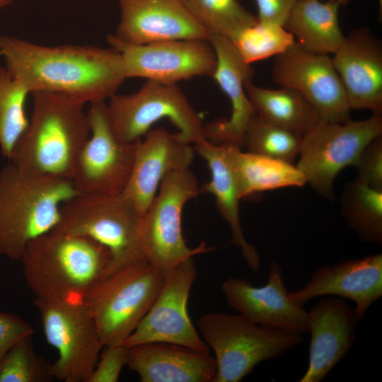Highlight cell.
Listing matches in <instances>:
<instances>
[{
  "label": "cell",
  "mask_w": 382,
  "mask_h": 382,
  "mask_svg": "<svg viewBox=\"0 0 382 382\" xmlns=\"http://www.w3.org/2000/svg\"><path fill=\"white\" fill-rule=\"evenodd\" d=\"M329 1H335L340 4V5L346 6L352 0H329Z\"/></svg>",
  "instance_id": "f35d334b"
},
{
  "label": "cell",
  "mask_w": 382,
  "mask_h": 382,
  "mask_svg": "<svg viewBox=\"0 0 382 382\" xmlns=\"http://www.w3.org/2000/svg\"><path fill=\"white\" fill-rule=\"evenodd\" d=\"M231 41L243 59L251 64L280 54L296 40L284 26L257 21L241 30Z\"/></svg>",
  "instance_id": "1f68e13d"
},
{
  "label": "cell",
  "mask_w": 382,
  "mask_h": 382,
  "mask_svg": "<svg viewBox=\"0 0 382 382\" xmlns=\"http://www.w3.org/2000/svg\"><path fill=\"white\" fill-rule=\"evenodd\" d=\"M141 216L123 193L81 194L62 207L55 229L90 238L106 247L112 270L145 258L139 240Z\"/></svg>",
  "instance_id": "52a82bcc"
},
{
  "label": "cell",
  "mask_w": 382,
  "mask_h": 382,
  "mask_svg": "<svg viewBox=\"0 0 382 382\" xmlns=\"http://www.w3.org/2000/svg\"><path fill=\"white\" fill-rule=\"evenodd\" d=\"M332 61L350 109L382 113L381 41L366 28L352 30Z\"/></svg>",
  "instance_id": "ffe728a7"
},
{
  "label": "cell",
  "mask_w": 382,
  "mask_h": 382,
  "mask_svg": "<svg viewBox=\"0 0 382 382\" xmlns=\"http://www.w3.org/2000/svg\"><path fill=\"white\" fill-rule=\"evenodd\" d=\"M209 33L232 40L241 30L258 20L239 0H180Z\"/></svg>",
  "instance_id": "f1b7e54d"
},
{
  "label": "cell",
  "mask_w": 382,
  "mask_h": 382,
  "mask_svg": "<svg viewBox=\"0 0 382 382\" xmlns=\"http://www.w3.org/2000/svg\"><path fill=\"white\" fill-rule=\"evenodd\" d=\"M71 181L25 173L11 163L0 170V256L20 260L27 245L58 224L62 205L76 195Z\"/></svg>",
  "instance_id": "277c9868"
},
{
  "label": "cell",
  "mask_w": 382,
  "mask_h": 382,
  "mask_svg": "<svg viewBox=\"0 0 382 382\" xmlns=\"http://www.w3.org/2000/svg\"><path fill=\"white\" fill-rule=\"evenodd\" d=\"M382 136V113L365 120L336 122L321 120L302 137L297 168L323 197L332 199L338 173L354 166L364 148Z\"/></svg>",
  "instance_id": "30bf717a"
},
{
  "label": "cell",
  "mask_w": 382,
  "mask_h": 382,
  "mask_svg": "<svg viewBox=\"0 0 382 382\" xmlns=\"http://www.w3.org/2000/svg\"><path fill=\"white\" fill-rule=\"evenodd\" d=\"M47 342L57 352L52 363L54 379L87 382L103 345L84 301L34 299Z\"/></svg>",
  "instance_id": "8fae6325"
},
{
  "label": "cell",
  "mask_w": 382,
  "mask_h": 382,
  "mask_svg": "<svg viewBox=\"0 0 382 382\" xmlns=\"http://www.w3.org/2000/svg\"><path fill=\"white\" fill-rule=\"evenodd\" d=\"M238 146L216 144L206 139L194 144L195 151L204 159L211 173L210 180L200 187V192L214 197L219 214L231 228L232 243L241 250L249 268L257 273L260 257L255 246L246 241L240 220L241 197L234 164V151Z\"/></svg>",
  "instance_id": "603a6c76"
},
{
  "label": "cell",
  "mask_w": 382,
  "mask_h": 382,
  "mask_svg": "<svg viewBox=\"0 0 382 382\" xmlns=\"http://www.w3.org/2000/svg\"><path fill=\"white\" fill-rule=\"evenodd\" d=\"M340 7L335 1L298 0L284 27L306 50L334 54L345 37L339 23Z\"/></svg>",
  "instance_id": "d4e9b609"
},
{
  "label": "cell",
  "mask_w": 382,
  "mask_h": 382,
  "mask_svg": "<svg viewBox=\"0 0 382 382\" xmlns=\"http://www.w3.org/2000/svg\"><path fill=\"white\" fill-rule=\"evenodd\" d=\"M359 180L382 190V136L370 141L361 151L354 165Z\"/></svg>",
  "instance_id": "e575fe53"
},
{
  "label": "cell",
  "mask_w": 382,
  "mask_h": 382,
  "mask_svg": "<svg viewBox=\"0 0 382 382\" xmlns=\"http://www.w3.org/2000/svg\"><path fill=\"white\" fill-rule=\"evenodd\" d=\"M234 164L241 199L265 191L302 187L307 183L302 172L293 163L236 147Z\"/></svg>",
  "instance_id": "4316f807"
},
{
  "label": "cell",
  "mask_w": 382,
  "mask_h": 382,
  "mask_svg": "<svg viewBox=\"0 0 382 382\" xmlns=\"http://www.w3.org/2000/svg\"><path fill=\"white\" fill-rule=\"evenodd\" d=\"M33 333L32 326L19 316L0 311V360L14 344Z\"/></svg>",
  "instance_id": "d590c367"
},
{
  "label": "cell",
  "mask_w": 382,
  "mask_h": 382,
  "mask_svg": "<svg viewBox=\"0 0 382 382\" xmlns=\"http://www.w3.org/2000/svg\"><path fill=\"white\" fill-rule=\"evenodd\" d=\"M104 347L87 382H117L123 367L127 366L129 347L123 344Z\"/></svg>",
  "instance_id": "836d02e7"
},
{
  "label": "cell",
  "mask_w": 382,
  "mask_h": 382,
  "mask_svg": "<svg viewBox=\"0 0 382 382\" xmlns=\"http://www.w3.org/2000/svg\"><path fill=\"white\" fill-rule=\"evenodd\" d=\"M197 324L215 354L212 382H239L258 364L279 357L303 340L301 334L256 324L239 314L209 312Z\"/></svg>",
  "instance_id": "5b68a950"
},
{
  "label": "cell",
  "mask_w": 382,
  "mask_h": 382,
  "mask_svg": "<svg viewBox=\"0 0 382 382\" xmlns=\"http://www.w3.org/2000/svg\"><path fill=\"white\" fill-rule=\"evenodd\" d=\"M328 295L354 301L357 321L364 319L382 296V254L321 266L302 288L289 291L290 299L302 307L313 298Z\"/></svg>",
  "instance_id": "e0dca14e"
},
{
  "label": "cell",
  "mask_w": 382,
  "mask_h": 382,
  "mask_svg": "<svg viewBox=\"0 0 382 382\" xmlns=\"http://www.w3.org/2000/svg\"><path fill=\"white\" fill-rule=\"evenodd\" d=\"M208 40L216 56V66L212 77L228 98L231 115L229 119L204 125V136L213 144L243 148L247 127L257 114L245 89V83L253 80L254 70L243 59L231 40L211 34Z\"/></svg>",
  "instance_id": "7402d4cb"
},
{
  "label": "cell",
  "mask_w": 382,
  "mask_h": 382,
  "mask_svg": "<svg viewBox=\"0 0 382 382\" xmlns=\"http://www.w3.org/2000/svg\"><path fill=\"white\" fill-rule=\"evenodd\" d=\"M106 109L113 133L124 142L142 139L164 118L185 141L194 145L205 139L200 115L177 84L146 80L134 93L113 95Z\"/></svg>",
  "instance_id": "9c48e42d"
},
{
  "label": "cell",
  "mask_w": 382,
  "mask_h": 382,
  "mask_svg": "<svg viewBox=\"0 0 382 382\" xmlns=\"http://www.w3.org/2000/svg\"><path fill=\"white\" fill-rule=\"evenodd\" d=\"M378 3H379L378 17H380V20H381V15H382V0H378Z\"/></svg>",
  "instance_id": "ab89813d"
},
{
  "label": "cell",
  "mask_w": 382,
  "mask_h": 382,
  "mask_svg": "<svg viewBox=\"0 0 382 382\" xmlns=\"http://www.w3.org/2000/svg\"><path fill=\"white\" fill-rule=\"evenodd\" d=\"M109 47L122 56L126 78H142L177 84L196 76L212 77L216 66L214 47L207 39H181L129 44L107 37Z\"/></svg>",
  "instance_id": "4fadbf2b"
},
{
  "label": "cell",
  "mask_w": 382,
  "mask_h": 382,
  "mask_svg": "<svg viewBox=\"0 0 382 382\" xmlns=\"http://www.w3.org/2000/svg\"><path fill=\"white\" fill-rule=\"evenodd\" d=\"M52 364L38 357L31 337L14 344L0 360V382H47L54 379Z\"/></svg>",
  "instance_id": "d6a6232c"
},
{
  "label": "cell",
  "mask_w": 382,
  "mask_h": 382,
  "mask_svg": "<svg viewBox=\"0 0 382 382\" xmlns=\"http://www.w3.org/2000/svg\"><path fill=\"white\" fill-rule=\"evenodd\" d=\"M340 207L348 226L362 242L382 244V190L357 178L349 181L344 185Z\"/></svg>",
  "instance_id": "83f0119b"
},
{
  "label": "cell",
  "mask_w": 382,
  "mask_h": 382,
  "mask_svg": "<svg viewBox=\"0 0 382 382\" xmlns=\"http://www.w3.org/2000/svg\"><path fill=\"white\" fill-rule=\"evenodd\" d=\"M91 134L74 165L71 181L78 193H123L129 182L137 141L124 142L113 133L106 103H90L87 110Z\"/></svg>",
  "instance_id": "7c38bea8"
},
{
  "label": "cell",
  "mask_w": 382,
  "mask_h": 382,
  "mask_svg": "<svg viewBox=\"0 0 382 382\" xmlns=\"http://www.w3.org/2000/svg\"><path fill=\"white\" fill-rule=\"evenodd\" d=\"M193 144L178 132L163 127L151 129L137 141L131 175L123 194L136 205L141 216L153 202L163 179L170 173L190 168Z\"/></svg>",
  "instance_id": "ac0fdd59"
},
{
  "label": "cell",
  "mask_w": 382,
  "mask_h": 382,
  "mask_svg": "<svg viewBox=\"0 0 382 382\" xmlns=\"http://www.w3.org/2000/svg\"><path fill=\"white\" fill-rule=\"evenodd\" d=\"M228 304L248 320L298 334L308 332V311L289 296L282 266L272 262L268 279L254 286L244 279L230 277L221 285Z\"/></svg>",
  "instance_id": "2e32d148"
},
{
  "label": "cell",
  "mask_w": 382,
  "mask_h": 382,
  "mask_svg": "<svg viewBox=\"0 0 382 382\" xmlns=\"http://www.w3.org/2000/svg\"><path fill=\"white\" fill-rule=\"evenodd\" d=\"M165 274L146 258L109 272L87 294L84 302L104 346L122 344L148 312Z\"/></svg>",
  "instance_id": "8992f818"
},
{
  "label": "cell",
  "mask_w": 382,
  "mask_h": 382,
  "mask_svg": "<svg viewBox=\"0 0 382 382\" xmlns=\"http://www.w3.org/2000/svg\"><path fill=\"white\" fill-rule=\"evenodd\" d=\"M260 22L270 23L284 26L298 0H255Z\"/></svg>",
  "instance_id": "8d00e7d4"
},
{
  "label": "cell",
  "mask_w": 382,
  "mask_h": 382,
  "mask_svg": "<svg viewBox=\"0 0 382 382\" xmlns=\"http://www.w3.org/2000/svg\"><path fill=\"white\" fill-rule=\"evenodd\" d=\"M29 94L21 81L0 66V151L8 159L28 124L25 104Z\"/></svg>",
  "instance_id": "f546056e"
},
{
  "label": "cell",
  "mask_w": 382,
  "mask_h": 382,
  "mask_svg": "<svg viewBox=\"0 0 382 382\" xmlns=\"http://www.w3.org/2000/svg\"><path fill=\"white\" fill-rule=\"evenodd\" d=\"M245 89L257 115L267 122L303 136L320 120L317 109L296 89H269L247 82Z\"/></svg>",
  "instance_id": "484cf974"
},
{
  "label": "cell",
  "mask_w": 382,
  "mask_h": 382,
  "mask_svg": "<svg viewBox=\"0 0 382 382\" xmlns=\"http://www.w3.org/2000/svg\"><path fill=\"white\" fill-rule=\"evenodd\" d=\"M0 54L8 73L30 94L51 92L84 103L105 101L127 79L122 56L111 47H50L0 34Z\"/></svg>",
  "instance_id": "6da1fadb"
},
{
  "label": "cell",
  "mask_w": 382,
  "mask_h": 382,
  "mask_svg": "<svg viewBox=\"0 0 382 382\" xmlns=\"http://www.w3.org/2000/svg\"><path fill=\"white\" fill-rule=\"evenodd\" d=\"M120 18L112 35L118 40L142 45L154 42L207 39L180 0H119Z\"/></svg>",
  "instance_id": "d6986e66"
},
{
  "label": "cell",
  "mask_w": 382,
  "mask_h": 382,
  "mask_svg": "<svg viewBox=\"0 0 382 382\" xmlns=\"http://www.w3.org/2000/svg\"><path fill=\"white\" fill-rule=\"evenodd\" d=\"M196 276L193 257L168 272L151 308L122 344L131 347L165 342L210 354L209 347L197 331L187 311L188 299Z\"/></svg>",
  "instance_id": "5bb4252c"
},
{
  "label": "cell",
  "mask_w": 382,
  "mask_h": 382,
  "mask_svg": "<svg viewBox=\"0 0 382 382\" xmlns=\"http://www.w3.org/2000/svg\"><path fill=\"white\" fill-rule=\"evenodd\" d=\"M35 299L84 301L112 270L110 250L97 241L55 228L37 237L20 259Z\"/></svg>",
  "instance_id": "7a4b0ae2"
},
{
  "label": "cell",
  "mask_w": 382,
  "mask_h": 382,
  "mask_svg": "<svg viewBox=\"0 0 382 382\" xmlns=\"http://www.w3.org/2000/svg\"><path fill=\"white\" fill-rule=\"evenodd\" d=\"M28 124L8 158L21 170L71 180L91 129L86 103L51 92H34Z\"/></svg>",
  "instance_id": "3957f363"
},
{
  "label": "cell",
  "mask_w": 382,
  "mask_h": 382,
  "mask_svg": "<svg viewBox=\"0 0 382 382\" xmlns=\"http://www.w3.org/2000/svg\"><path fill=\"white\" fill-rule=\"evenodd\" d=\"M308 368L299 382H320L352 348L358 323L354 308L338 297L320 300L308 312Z\"/></svg>",
  "instance_id": "44dd1931"
},
{
  "label": "cell",
  "mask_w": 382,
  "mask_h": 382,
  "mask_svg": "<svg viewBox=\"0 0 382 382\" xmlns=\"http://www.w3.org/2000/svg\"><path fill=\"white\" fill-rule=\"evenodd\" d=\"M272 78L277 84L301 93L317 109L321 120H351L344 87L329 55L308 52L295 41L275 57Z\"/></svg>",
  "instance_id": "9a60e30c"
},
{
  "label": "cell",
  "mask_w": 382,
  "mask_h": 382,
  "mask_svg": "<svg viewBox=\"0 0 382 382\" xmlns=\"http://www.w3.org/2000/svg\"><path fill=\"white\" fill-rule=\"evenodd\" d=\"M200 192L190 168L173 171L163 179L141 218L139 240L144 257L165 274L185 260L213 250L204 242L191 248L183 235V208Z\"/></svg>",
  "instance_id": "ba28073f"
},
{
  "label": "cell",
  "mask_w": 382,
  "mask_h": 382,
  "mask_svg": "<svg viewBox=\"0 0 382 382\" xmlns=\"http://www.w3.org/2000/svg\"><path fill=\"white\" fill-rule=\"evenodd\" d=\"M127 366L142 382H212L216 371L210 354L165 342L129 347Z\"/></svg>",
  "instance_id": "cb8c5ba5"
},
{
  "label": "cell",
  "mask_w": 382,
  "mask_h": 382,
  "mask_svg": "<svg viewBox=\"0 0 382 382\" xmlns=\"http://www.w3.org/2000/svg\"><path fill=\"white\" fill-rule=\"evenodd\" d=\"M16 0H0V10L9 6L13 3Z\"/></svg>",
  "instance_id": "74e56055"
},
{
  "label": "cell",
  "mask_w": 382,
  "mask_h": 382,
  "mask_svg": "<svg viewBox=\"0 0 382 382\" xmlns=\"http://www.w3.org/2000/svg\"><path fill=\"white\" fill-rule=\"evenodd\" d=\"M302 136L274 125L255 115L243 139L246 151L293 163L299 156Z\"/></svg>",
  "instance_id": "4dcf8cb0"
}]
</instances>
